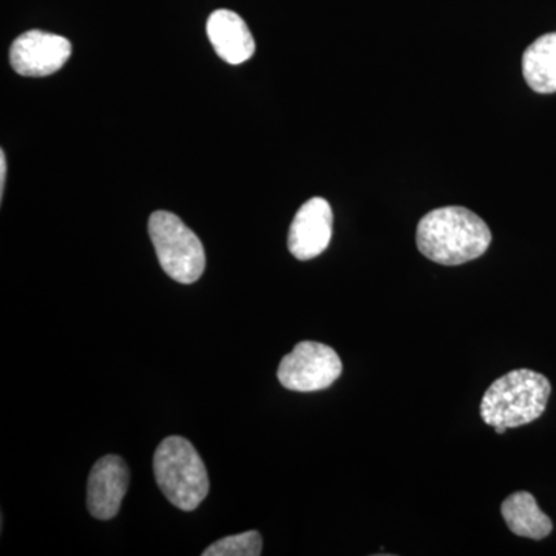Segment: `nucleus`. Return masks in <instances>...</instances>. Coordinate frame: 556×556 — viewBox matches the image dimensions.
I'll use <instances>...</instances> for the list:
<instances>
[{"mask_svg": "<svg viewBox=\"0 0 556 556\" xmlns=\"http://www.w3.org/2000/svg\"><path fill=\"white\" fill-rule=\"evenodd\" d=\"M420 254L444 266L464 265L485 254L492 232L484 219L466 207L434 208L417 226Z\"/></svg>", "mask_w": 556, "mask_h": 556, "instance_id": "1", "label": "nucleus"}, {"mask_svg": "<svg viewBox=\"0 0 556 556\" xmlns=\"http://www.w3.org/2000/svg\"><path fill=\"white\" fill-rule=\"evenodd\" d=\"M551 393L546 376L532 369H515L486 388L481 402L482 420L493 428L527 426L546 412Z\"/></svg>", "mask_w": 556, "mask_h": 556, "instance_id": "2", "label": "nucleus"}, {"mask_svg": "<svg viewBox=\"0 0 556 556\" xmlns=\"http://www.w3.org/2000/svg\"><path fill=\"white\" fill-rule=\"evenodd\" d=\"M153 473L163 495L179 510H195L207 496L206 466L188 439H164L153 456Z\"/></svg>", "mask_w": 556, "mask_h": 556, "instance_id": "3", "label": "nucleus"}, {"mask_svg": "<svg viewBox=\"0 0 556 556\" xmlns=\"http://www.w3.org/2000/svg\"><path fill=\"white\" fill-rule=\"evenodd\" d=\"M149 233L164 273L178 283H195L206 268V254L197 233L170 212H153Z\"/></svg>", "mask_w": 556, "mask_h": 556, "instance_id": "4", "label": "nucleus"}, {"mask_svg": "<svg viewBox=\"0 0 556 556\" xmlns=\"http://www.w3.org/2000/svg\"><path fill=\"white\" fill-rule=\"evenodd\" d=\"M342 369V361L331 346L306 340L281 358L277 378L288 390L311 393L331 387Z\"/></svg>", "mask_w": 556, "mask_h": 556, "instance_id": "5", "label": "nucleus"}, {"mask_svg": "<svg viewBox=\"0 0 556 556\" xmlns=\"http://www.w3.org/2000/svg\"><path fill=\"white\" fill-rule=\"evenodd\" d=\"M72 56V43L64 36L31 30L14 40L10 50L11 67L28 78H43L64 67Z\"/></svg>", "mask_w": 556, "mask_h": 556, "instance_id": "6", "label": "nucleus"}, {"mask_svg": "<svg viewBox=\"0 0 556 556\" xmlns=\"http://www.w3.org/2000/svg\"><path fill=\"white\" fill-rule=\"evenodd\" d=\"M129 467L123 457H101L91 468L87 485V506L91 517L101 521L115 518L129 489Z\"/></svg>", "mask_w": 556, "mask_h": 556, "instance_id": "7", "label": "nucleus"}, {"mask_svg": "<svg viewBox=\"0 0 556 556\" xmlns=\"http://www.w3.org/2000/svg\"><path fill=\"white\" fill-rule=\"evenodd\" d=\"M332 237V208L325 199H311L299 208L289 228L288 248L306 262L327 251Z\"/></svg>", "mask_w": 556, "mask_h": 556, "instance_id": "8", "label": "nucleus"}, {"mask_svg": "<svg viewBox=\"0 0 556 556\" xmlns=\"http://www.w3.org/2000/svg\"><path fill=\"white\" fill-rule=\"evenodd\" d=\"M207 36L218 56L228 64H243L254 56V36L249 31L247 22L233 11H214L208 16Z\"/></svg>", "mask_w": 556, "mask_h": 556, "instance_id": "9", "label": "nucleus"}, {"mask_svg": "<svg viewBox=\"0 0 556 556\" xmlns=\"http://www.w3.org/2000/svg\"><path fill=\"white\" fill-rule=\"evenodd\" d=\"M501 514L508 529L518 536L543 540L554 529L551 518L538 507L535 497L529 492H517L508 496L501 506Z\"/></svg>", "mask_w": 556, "mask_h": 556, "instance_id": "10", "label": "nucleus"}, {"mask_svg": "<svg viewBox=\"0 0 556 556\" xmlns=\"http://www.w3.org/2000/svg\"><path fill=\"white\" fill-rule=\"evenodd\" d=\"M522 73L536 93H556V33L541 36L525 51Z\"/></svg>", "mask_w": 556, "mask_h": 556, "instance_id": "11", "label": "nucleus"}, {"mask_svg": "<svg viewBox=\"0 0 556 556\" xmlns=\"http://www.w3.org/2000/svg\"><path fill=\"white\" fill-rule=\"evenodd\" d=\"M263 538L257 530L230 535L215 541L203 556H258L262 555Z\"/></svg>", "mask_w": 556, "mask_h": 556, "instance_id": "12", "label": "nucleus"}, {"mask_svg": "<svg viewBox=\"0 0 556 556\" xmlns=\"http://www.w3.org/2000/svg\"><path fill=\"white\" fill-rule=\"evenodd\" d=\"M7 160L5 152L0 150V199H3V190H5Z\"/></svg>", "mask_w": 556, "mask_h": 556, "instance_id": "13", "label": "nucleus"}]
</instances>
